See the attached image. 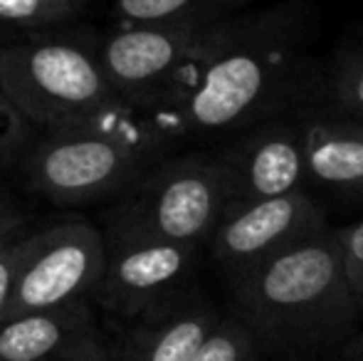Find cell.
Returning <instances> with one entry per match:
<instances>
[{
    "label": "cell",
    "instance_id": "1",
    "mask_svg": "<svg viewBox=\"0 0 363 361\" xmlns=\"http://www.w3.org/2000/svg\"><path fill=\"white\" fill-rule=\"evenodd\" d=\"M314 10L304 0L250 8L220 20L153 114L176 141L233 139L291 114L321 91L311 55Z\"/></svg>",
    "mask_w": 363,
    "mask_h": 361
},
{
    "label": "cell",
    "instance_id": "2",
    "mask_svg": "<svg viewBox=\"0 0 363 361\" xmlns=\"http://www.w3.org/2000/svg\"><path fill=\"white\" fill-rule=\"evenodd\" d=\"M228 284L230 314L250 329L259 352L282 361L329 352L363 319L331 228Z\"/></svg>",
    "mask_w": 363,
    "mask_h": 361
},
{
    "label": "cell",
    "instance_id": "3",
    "mask_svg": "<svg viewBox=\"0 0 363 361\" xmlns=\"http://www.w3.org/2000/svg\"><path fill=\"white\" fill-rule=\"evenodd\" d=\"M176 144L153 111L124 101L104 119L35 141L20 161V174L35 193L60 206L94 203L124 196L173 156Z\"/></svg>",
    "mask_w": 363,
    "mask_h": 361
},
{
    "label": "cell",
    "instance_id": "4",
    "mask_svg": "<svg viewBox=\"0 0 363 361\" xmlns=\"http://www.w3.org/2000/svg\"><path fill=\"white\" fill-rule=\"evenodd\" d=\"M0 82L35 129L67 131L124 104L99 52L67 38H13L0 45Z\"/></svg>",
    "mask_w": 363,
    "mask_h": 361
},
{
    "label": "cell",
    "instance_id": "5",
    "mask_svg": "<svg viewBox=\"0 0 363 361\" xmlns=\"http://www.w3.org/2000/svg\"><path fill=\"white\" fill-rule=\"evenodd\" d=\"M228 208L230 174L218 149L173 154L119 196L106 233L203 248Z\"/></svg>",
    "mask_w": 363,
    "mask_h": 361
},
{
    "label": "cell",
    "instance_id": "6",
    "mask_svg": "<svg viewBox=\"0 0 363 361\" xmlns=\"http://www.w3.org/2000/svg\"><path fill=\"white\" fill-rule=\"evenodd\" d=\"M326 211L309 191L228 208L208 252L228 282L326 231Z\"/></svg>",
    "mask_w": 363,
    "mask_h": 361
},
{
    "label": "cell",
    "instance_id": "7",
    "mask_svg": "<svg viewBox=\"0 0 363 361\" xmlns=\"http://www.w3.org/2000/svg\"><path fill=\"white\" fill-rule=\"evenodd\" d=\"M218 23L126 25L104 40L101 67L121 99L151 111L196 60Z\"/></svg>",
    "mask_w": 363,
    "mask_h": 361
},
{
    "label": "cell",
    "instance_id": "8",
    "mask_svg": "<svg viewBox=\"0 0 363 361\" xmlns=\"http://www.w3.org/2000/svg\"><path fill=\"white\" fill-rule=\"evenodd\" d=\"M104 265L106 240L89 223L69 221L38 231L8 319L94 297Z\"/></svg>",
    "mask_w": 363,
    "mask_h": 361
},
{
    "label": "cell",
    "instance_id": "9",
    "mask_svg": "<svg viewBox=\"0 0 363 361\" xmlns=\"http://www.w3.org/2000/svg\"><path fill=\"white\" fill-rule=\"evenodd\" d=\"M106 265L94 302L119 317L134 319L153 304L191 287L203 248L139 235H109Z\"/></svg>",
    "mask_w": 363,
    "mask_h": 361
},
{
    "label": "cell",
    "instance_id": "10",
    "mask_svg": "<svg viewBox=\"0 0 363 361\" xmlns=\"http://www.w3.org/2000/svg\"><path fill=\"white\" fill-rule=\"evenodd\" d=\"M230 174V208L306 191V146L296 111L262 121L218 149Z\"/></svg>",
    "mask_w": 363,
    "mask_h": 361
},
{
    "label": "cell",
    "instance_id": "11",
    "mask_svg": "<svg viewBox=\"0 0 363 361\" xmlns=\"http://www.w3.org/2000/svg\"><path fill=\"white\" fill-rule=\"evenodd\" d=\"M89 299L0 324V361H111Z\"/></svg>",
    "mask_w": 363,
    "mask_h": 361
},
{
    "label": "cell",
    "instance_id": "12",
    "mask_svg": "<svg viewBox=\"0 0 363 361\" xmlns=\"http://www.w3.org/2000/svg\"><path fill=\"white\" fill-rule=\"evenodd\" d=\"M306 146V183L336 198H363V119L324 94L296 109Z\"/></svg>",
    "mask_w": 363,
    "mask_h": 361
},
{
    "label": "cell",
    "instance_id": "13",
    "mask_svg": "<svg viewBox=\"0 0 363 361\" xmlns=\"http://www.w3.org/2000/svg\"><path fill=\"white\" fill-rule=\"evenodd\" d=\"M220 317L201 289L186 287L131 319L111 361H191Z\"/></svg>",
    "mask_w": 363,
    "mask_h": 361
},
{
    "label": "cell",
    "instance_id": "14",
    "mask_svg": "<svg viewBox=\"0 0 363 361\" xmlns=\"http://www.w3.org/2000/svg\"><path fill=\"white\" fill-rule=\"evenodd\" d=\"M255 0H116L124 25L218 23L252 8Z\"/></svg>",
    "mask_w": 363,
    "mask_h": 361
},
{
    "label": "cell",
    "instance_id": "15",
    "mask_svg": "<svg viewBox=\"0 0 363 361\" xmlns=\"http://www.w3.org/2000/svg\"><path fill=\"white\" fill-rule=\"evenodd\" d=\"M321 94L334 106L363 119V40L331 55L321 74Z\"/></svg>",
    "mask_w": 363,
    "mask_h": 361
},
{
    "label": "cell",
    "instance_id": "16",
    "mask_svg": "<svg viewBox=\"0 0 363 361\" xmlns=\"http://www.w3.org/2000/svg\"><path fill=\"white\" fill-rule=\"evenodd\" d=\"M257 342L250 329L233 314H223L208 339L201 344L191 361H259Z\"/></svg>",
    "mask_w": 363,
    "mask_h": 361
},
{
    "label": "cell",
    "instance_id": "17",
    "mask_svg": "<svg viewBox=\"0 0 363 361\" xmlns=\"http://www.w3.org/2000/svg\"><path fill=\"white\" fill-rule=\"evenodd\" d=\"M84 0H0V25L45 28L72 18Z\"/></svg>",
    "mask_w": 363,
    "mask_h": 361
},
{
    "label": "cell",
    "instance_id": "18",
    "mask_svg": "<svg viewBox=\"0 0 363 361\" xmlns=\"http://www.w3.org/2000/svg\"><path fill=\"white\" fill-rule=\"evenodd\" d=\"M35 144V126L25 119L0 82V169L20 166Z\"/></svg>",
    "mask_w": 363,
    "mask_h": 361
},
{
    "label": "cell",
    "instance_id": "19",
    "mask_svg": "<svg viewBox=\"0 0 363 361\" xmlns=\"http://www.w3.org/2000/svg\"><path fill=\"white\" fill-rule=\"evenodd\" d=\"M35 235H38V231H28V226H25L5 240H0V324L8 319L10 302H13V294L18 289L25 262L33 252Z\"/></svg>",
    "mask_w": 363,
    "mask_h": 361
},
{
    "label": "cell",
    "instance_id": "20",
    "mask_svg": "<svg viewBox=\"0 0 363 361\" xmlns=\"http://www.w3.org/2000/svg\"><path fill=\"white\" fill-rule=\"evenodd\" d=\"M336 238H339L341 257H344L349 282L363 304V218L336 231Z\"/></svg>",
    "mask_w": 363,
    "mask_h": 361
},
{
    "label": "cell",
    "instance_id": "21",
    "mask_svg": "<svg viewBox=\"0 0 363 361\" xmlns=\"http://www.w3.org/2000/svg\"><path fill=\"white\" fill-rule=\"evenodd\" d=\"M25 226H28V216L20 208V203L8 191L0 188V240H5V238L13 235L15 231H20Z\"/></svg>",
    "mask_w": 363,
    "mask_h": 361
},
{
    "label": "cell",
    "instance_id": "22",
    "mask_svg": "<svg viewBox=\"0 0 363 361\" xmlns=\"http://www.w3.org/2000/svg\"><path fill=\"white\" fill-rule=\"evenodd\" d=\"M13 28H5V25H0V45L8 43V40H13Z\"/></svg>",
    "mask_w": 363,
    "mask_h": 361
},
{
    "label": "cell",
    "instance_id": "23",
    "mask_svg": "<svg viewBox=\"0 0 363 361\" xmlns=\"http://www.w3.org/2000/svg\"><path fill=\"white\" fill-rule=\"evenodd\" d=\"M351 361H363V349H356V352H351Z\"/></svg>",
    "mask_w": 363,
    "mask_h": 361
},
{
    "label": "cell",
    "instance_id": "24",
    "mask_svg": "<svg viewBox=\"0 0 363 361\" xmlns=\"http://www.w3.org/2000/svg\"><path fill=\"white\" fill-rule=\"evenodd\" d=\"M336 361H351V352L346 354V357H341V359H336Z\"/></svg>",
    "mask_w": 363,
    "mask_h": 361
}]
</instances>
